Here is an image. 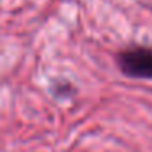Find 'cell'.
Returning <instances> with one entry per match:
<instances>
[{
    "mask_svg": "<svg viewBox=\"0 0 152 152\" xmlns=\"http://www.w3.org/2000/svg\"><path fill=\"white\" fill-rule=\"evenodd\" d=\"M116 64L123 75L129 79L152 80V48L129 46L118 51Z\"/></svg>",
    "mask_w": 152,
    "mask_h": 152,
    "instance_id": "obj_1",
    "label": "cell"
}]
</instances>
